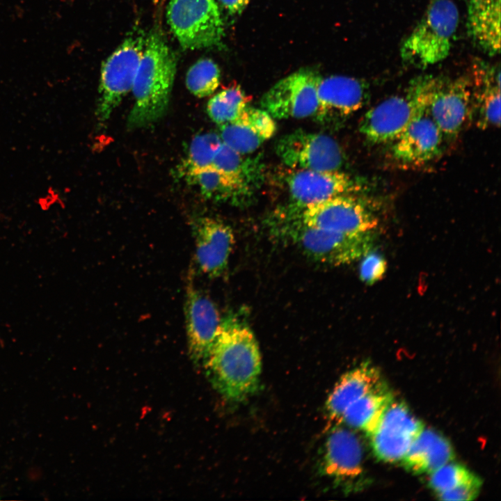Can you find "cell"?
<instances>
[{"mask_svg": "<svg viewBox=\"0 0 501 501\" xmlns=\"http://www.w3.org/2000/svg\"><path fill=\"white\" fill-rule=\"evenodd\" d=\"M224 143L218 149L212 168L228 178L244 195L253 180L254 166L251 161Z\"/></svg>", "mask_w": 501, "mask_h": 501, "instance_id": "cb8c5ba5", "label": "cell"}, {"mask_svg": "<svg viewBox=\"0 0 501 501\" xmlns=\"http://www.w3.org/2000/svg\"><path fill=\"white\" fill-rule=\"evenodd\" d=\"M392 399L390 391L383 383L351 404L344 412L341 423L363 431L369 436Z\"/></svg>", "mask_w": 501, "mask_h": 501, "instance_id": "603a6c76", "label": "cell"}, {"mask_svg": "<svg viewBox=\"0 0 501 501\" xmlns=\"http://www.w3.org/2000/svg\"><path fill=\"white\" fill-rule=\"evenodd\" d=\"M248 102L249 98L241 87L232 86L214 95L207 103V111L212 120L220 126L237 119Z\"/></svg>", "mask_w": 501, "mask_h": 501, "instance_id": "484cf974", "label": "cell"}, {"mask_svg": "<svg viewBox=\"0 0 501 501\" xmlns=\"http://www.w3.org/2000/svg\"><path fill=\"white\" fill-rule=\"evenodd\" d=\"M184 314L191 358L203 362L216 337L221 319L211 299L189 286L186 290Z\"/></svg>", "mask_w": 501, "mask_h": 501, "instance_id": "e0dca14e", "label": "cell"}, {"mask_svg": "<svg viewBox=\"0 0 501 501\" xmlns=\"http://www.w3.org/2000/svg\"><path fill=\"white\" fill-rule=\"evenodd\" d=\"M218 1L232 14L240 13L247 6L249 0H218Z\"/></svg>", "mask_w": 501, "mask_h": 501, "instance_id": "d6a6232c", "label": "cell"}, {"mask_svg": "<svg viewBox=\"0 0 501 501\" xmlns=\"http://www.w3.org/2000/svg\"><path fill=\"white\" fill-rule=\"evenodd\" d=\"M223 142L219 135L207 132L196 136L188 154L177 169L180 177H186L212 166L214 159Z\"/></svg>", "mask_w": 501, "mask_h": 501, "instance_id": "d4e9b609", "label": "cell"}, {"mask_svg": "<svg viewBox=\"0 0 501 501\" xmlns=\"http://www.w3.org/2000/svg\"><path fill=\"white\" fill-rule=\"evenodd\" d=\"M459 10L452 0H431L424 15L402 42L403 61L425 67L443 61L454 40Z\"/></svg>", "mask_w": 501, "mask_h": 501, "instance_id": "277c9868", "label": "cell"}, {"mask_svg": "<svg viewBox=\"0 0 501 501\" xmlns=\"http://www.w3.org/2000/svg\"><path fill=\"white\" fill-rule=\"evenodd\" d=\"M469 79L472 102L477 110L479 127H499L500 124V67L481 60L472 63Z\"/></svg>", "mask_w": 501, "mask_h": 501, "instance_id": "ac0fdd59", "label": "cell"}, {"mask_svg": "<svg viewBox=\"0 0 501 501\" xmlns=\"http://www.w3.org/2000/svg\"><path fill=\"white\" fill-rule=\"evenodd\" d=\"M167 20L184 49L209 48L222 43L223 23L214 0H170Z\"/></svg>", "mask_w": 501, "mask_h": 501, "instance_id": "5b68a950", "label": "cell"}, {"mask_svg": "<svg viewBox=\"0 0 501 501\" xmlns=\"http://www.w3.org/2000/svg\"><path fill=\"white\" fill-rule=\"evenodd\" d=\"M215 388L227 399H244L255 389L261 357L246 324L233 316L221 319L215 340L202 362Z\"/></svg>", "mask_w": 501, "mask_h": 501, "instance_id": "6da1fadb", "label": "cell"}, {"mask_svg": "<svg viewBox=\"0 0 501 501\" xmlns=\"http://www.w3.org/2000/svg\"><path fill=\"white\" fill-rule=\"evenodd\" d=\"M192 229L199 269L210 278L221 276L227 269L234 246L232 230L223 221L209 216L195 220Z\"/></svg>", "mask_w": 501, "mask_h": 501, "instance_id": "2e32d148", "label": "cell"}, {"mask_svg": "<svg viewBox=\"0 0 501 501\" xmlns=\"http://www.w3.org/2000/svg\"><path fill=\"white\" fill-rule=\"evenodd\" d=\"M467 27L475 45L489 55L500 47V0H467Z\"/></svg>", "mask_w": 501, "mask_h": 501, "instance_id": "44dd1931", "label": "cell"}, {"mask_svg": "<svg viewBox=\"0 0 501 501\" xmlns=\"http://www.w3.org/2000/svg\"><path fill=\"white\" fill-rule=\"evenodd\" d=\"M288 173L285 183L292 205L285 212L290 214H298L310 205L363 189L356 178L340 170L290 168Z\"/></svg>", "mask_w": 501, "mask_h": 501, "instance_id": "7c38bea8", "label": "cell"}, {"mask_svg": "<svg viewBox=\"0 0 501 501\" xmlns=\"http://www.w3.org/2000/svg\"><path fill=\"white\" fill-rule=\"evenodd\" d=\"M176 68L174 52L161 32L152 31L145 38L132 89L134 103L127 118L129 129L149 125L164 115Z\"/></svg>", "mask_w": 501, "mask_h": 501, "instance_id": "7a4b0ae2", "label": "cell"}, {"mask_svg": "<svg viewBox=\"0 0 501 501\" xmlns=\"http://www.w3.org/2000/svg\"><path fill=\"white\" fill-rule=\"evenodd\" d=\"M219 136L223 143L244 155L253 152L265 141L254 129L239 120L220 125Z\"/></svg>", "mask_w": 501, "mask_h": 501, "instance_id": "f1b7e54d", "label": "cell"}, {"mask_svg": "<svg viewBox=\"0 0 501 501\" xmlns=\"http://www.w3.org/2000/svg\"><path fill=\"white\" fill-rule=\"evenodd\" d=\"M423 428L404 404L392 399L369 435L374 453L385 462L401 461Z\"/></svg>", "mask_w": 501, "mask_h": 501, "instance_id": "4fadbf2b", "label": "cell"}, {"mask_svg": "<svg viewBox=\"0 0 501 501\" xmlns=\"http://www.w3.org/2000/svg\"><path fill=\"white\" fill-rule=\"evenodd\" d=\"M143 33L129 35L102 64L97 117L106 122L125 95L132 89L144 50Z\"/></svg>", "mask_w": 501, "mask_h": 501, "instance_id": "8992f818", "label": "cell"}, {"mask_svg": "<svg viewBox=\"0 0 501 501\" xmlns=\"http://www.w3.org/2000/svg\"><path fill=\"white\" fill-rule=\"evenodd\" d=\"M236 120H239L250 126L265 141L271 138L276 132L275 119L263 109L254 108L248 105Z\"/></svg>", "mask_w": 501, "mask_h": 501, "instance_id": "4dcf8cb0", "label": "cell"}, {"mask_svg": "<svg viewBox=\"0 0 501 501\" xmlns=\"http://www.w3.org/2000/svg\"><path fill=\"white\" fill-rule=\"evenodd\" d=\"M280 217L272 223L271 232L322 263L342 265L351 262L367 254L375 239L374 231L341 232L308 225L296 214L283 212Z\"/></svg>", "mask_w": 501, "mask_h": 501, "instance_id": "3957f363", "label": "cell"}, {"mask_svg": "<svg viewBox=\"0 0 501 501\" xmlns=\"http://www.w3.org/2000/svg\"><path fill=\"white\" fill-rule=\"evenodd\" d=\"M479 479L466 468L450 461L430 473L429 485L438 496Z\"/></svg>", "mask_w": 501, "mask_h": 501, "instance_id": "f546056e", "label": "cell"}, {"mask_svg": "<svg viewBox=\"0 0 501 501\" xmlns=\"http://www.w3.org/2000/svg\"><path fill=\"white\" fill-rule=\"evenodd\" d=\"M363 449L358 436L351 430L338 427L326 443L323 467L335 479L353 478L362 470Z\"/></svg>", "mask_w": 501, "mask_h": 501, "instance_id": "d6986e66", "label": "cell"}, {"mask_svg": "<svg viewBox=\"0 0 501 501\" xmlns=\"http://www.w3.org/2000/svg\"><path fill=\"white\" fill-rule=\"evenodd\" d=\"M428 111L444 138L461 132L470 112L472 89L469 77H420Z\"/></svg>", "mask_w": 501, "mask_h": 501, "instance_id": "52a82bcc", "label": "cell"}, {"mask_svg": "<svg viewBox=\"0 0 501 501\" xmlns=\"http://www.w3.org/2000/svg\"><path fill=\"white\" fill-rule=\"evenodd\" d=\"M417 103L411 83L405 95L390 97L369 109L360 122L359 131L372 144L392 143L411 120Z\"/></svg>", "mask_w": 501, "mask_h": 501, "instance_id": "9a60e30c", "label": "cell"}, {"mask_svg": "<svg viewBox=\"0 0 501 501\" xmlns=\"http://www.w3.org/2000/svg\"><path fill=\"white\" fill-rule=\"evenodd\" d=\"M320 76L310 70H301L282 79L262 97L261 106L274 119L314 116L317 107V86Z\"/></svg>", "mask_w": 501, "mask_h": 501, "instance_id": "8fae6325", "label": "cell"}, {"mask_svg": "<svg viewBox=\"0 0 501 501\" xmlns=\"http://www.w3.org/2000/svg\"><path fill=\"white\" fill-rule=\"evenodd\" d=\"M453 458L450 443L435 431L423 428L401 461L410 471L430 474Z\"/></svg>", "mask_w": 501, "mask_h": 501, "instance_id": "7402d4cb", "label": "cell"}, {"mask_svg": "<svg viewBox=\"0 0 501 501\" xmlns=\"http://www.w3.org/2000/svg\"><path fill=\"white\" fill-rule=\"evenodd\" d=\"M276 152L291 169L340 170L344 155L337 142L329 136L296 130L281 137Z\"/></svg>", "mask_w": 501, "mask_h": 501, "instance_id": "30bf717a", "label": "cell"}, {"mask_svg": "<svg viewBox=\"0 0 501 501\" xmlns=\"http://www.w3.org/2000/svg\"><path fill=\"white\" fill-rule=\"evenodd\" d=\"M189 184L197 185L201 193L214 200H237L244 194L228 178L212 167L198 171L188 177Z\"/></svg>", "mask_w": 501, "mask_h": 501, "instance_id": "4316f807", "label": "cell"}, {"mask_svg": "<svg viewBox=\"0 0 501 501\" xmlns=\"http://www.w3.org/2000/svg\"><path fill=\"white\" fill-rule=\"evenodd\" d=\"M368 92L367 84L359 79L343 75L320 77L314 117L321 125H339L365 104Z\"/></svg>", "mask_w": 501, "mask_h": 501, "instance_id": "5bb4252c", "label": "cell"}, {"mask_svg": "<svg viewBox=\"0 0 501 501\" xmlns=\"http://www.w3.org/2000/svg\"><path fill=\"white\" fill-rule=\"evenodd\" d=\"M221 72L216 63L209 58L198 60L189 69L186 76L188 90L202 98L214 93L220 84Z\"/></svg>", "mask_w": 501, "mask_h": 501, "instance_id": "83f0119b", "label": "cell"}, {"mask_svg": "<svg viewBox=\"0 0 501 501\" xmlns=\"http://www.w3.org/2000/svg\"><path fill=\"white\" fill-rule=\"evenodd\" d=\"M360 264V276L363 281L373 284L381 278L385 272L386 262L376 253H367Z\"/></svg>", "mask_w": 501, "mask_h": 501, "instance_id": "1f68e13d", "label": "cell"}, {"mask_svg": "<svg viewBox=\"0 0 501 501\" xmlns=\"http://www.w3.org/2000/svg\"><path fill=\"white\" fill-rule=\"evenodd\" d=\"M384 383L379 372L369 363L345 374L331 393L326 403L329 416L341 423L345 410L360 397Z\"/></svg>", "mask_w": 501, "mask_h": 501, "instance_id": "ffe728a7", "label": "cell"}, {"mask_svg": "<svg viewBox=\"0 0 501 501\" xmlns=\"http://www.w3.org/2000/svg\"><path fill=\"white\" fill-rule=\"evenodd\" d=\"M356 193L335 196L310 205L297 215L305 224L346 233L374 231L379 218L372 205Z\"/></svg>", "mask_w": 501, "mask_h": 501, "instance_id": "9c48e42d", "label": "cell"}, {"mask_svg": "<svg viewBox=\"0 0 501 501\" xmlns=\"http://www.w3.org/2000/svg\"><path fill=\"white\" fill-rule=\"evenodd\" d=\"M418 103L414 114L400 135L392 142V159L405 166H419L440 154L444 136L427 108L420 78L412 82Z\"/></svg>", "mask_w": 501, "mask_h": 501, "instance_id": "ba28073f", "label": "cell"}]
</instances>
